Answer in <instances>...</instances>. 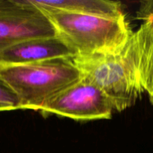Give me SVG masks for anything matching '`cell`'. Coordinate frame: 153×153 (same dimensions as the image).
<instances>
[{
    "label": "cell",
    "mask_w": 153,
    "mask_h": 153,
    "mask_svg": "<svg viewBox=\"0 0 153 153\" xmlns=\"http://www.w3.org/2000/svg\"><path fill=\"white\" fill-rule=\"evenodd\" d=\"M44 13L57 35L76 52V56L117 53L133 33L125 16L105 17L59 11Z\"/></svg>",
    "instance_id": "cell-1"
},
{
    "label": "cell",
    "mask_w": 153,
    "mask_h": 153,
    "mask_svg": "<svg viewBox=\"0 0 153 153\" xmlns=\"http://www.w3.org/2000/svg\"><path fill=\"white\" fill-rule=\"evenodd\" d=\"M71 58L25 64L0 62V77L18 96L21 109L40 111L52 97L82 79Z\"/></svg>",
    "instance_id": "cell-2"
},
{
    "label": "cell",
    "mask_w": 153,
    "mask_h": 153,
    "mask_svg": "<svg viewBox=\"0 0 153 153\" xmlns=\"http://www.w3.org/2000/svg\"><path fill=\"white\" fill-rule=\"evenodd\" d=\"M71 59L82 79L100 88L117 111L134 105L144 93L132 61L122 49L111 55L75 56Z\"/></svg>",
    "instance_id": "cell-3"
},
{
    "label": "cell",
    "mask_w": 153,
    "mask_h": 153,
    "mask_svg": "<svg viewBox=\"0 0 153 153\" xmlns=\"http://www.w3.org/2000/svg\"><path fill=\"white\" fill-rule=\"evenodd\" d=\"M114 111L109 97L100 88L81 79L52 97L42 108L44 117L57 115L76 121L108 120Z\"/></svg>",
    "instance_id": "cell-4"
},
{
    "label": "cell",
    "mask_w": 153,
    "mask_h": 153,
    "mask_svg": "<svg viewBox=\"0 0 153 153\" xmlns=\"http://www.w3.org/2000/svg\"><path fill=\"white\" fill-rule=\"evenodd\" d=\"M56 35L48 16L28 0H0V57L24 40Z\"/></svg>",
    "instance_id": "cell-5"
},
{
    "label": "cell",
    "mask_w": 153,
    "mask_h": 153,
    "mask_svg": "<svg viewBox=\"0 0 153 153\" xmlns=\"http://www.w3.org/2000/svg\"><path fill=\"white\" fill-rule=\"evenodd\" d=\"M76 52L59 36L37 37L24 40L1 53L0 62L25 64L58 58H70Z\"/></svg>",
    "instance_id": "cell-6"
},
{
    "label": "cell",
    "mask_w": 153,
    "mask_h": 153,
    "mask_svg": "<svg viewBox=\"0 0 153 153\" xmlns=\"http://www.w3.org/2000/svg\"><path fill=\"white\" fill-rule=\"evenodd\" d=\"M43 13L66 12L105 17L125 16L119 1L109 0H28Z\"/></svg>",
    "instance_id": "cell-7"
},
{
    "label": "cell",
    "mask_w": 153,
    "mask_h": 153,
    "mask_svg": "<svg viewBox=\"0 0 153 153\" xmlns=\"http://www.w3.org/2000/svg\"><path fill=\"white\" fill-rule=\"evenodd\" d=\"M21 109L20 100L8 84L0 77V111Z\"/></svg>",
    "instance_id": "cell-8"
},
{
    "label": "cell",
    "mask_w": 153,
    "mask_h": 153,
    "mask_svg": "<svg viewBox=\"0 0 153 153\" xmlns=\"http://www.w3.org/2000/svg\"><path fill=\"white\" fill-rule=\"evenodd\" d=\"M137 19L143 20L153 31V0L140 2L137 12Z\"/></svg>",
    "instance_id": "cell-9"
},
{
    "label": "cell",
    "mask_w": 153,
    "mask_h": 153,
    "mask_svg": "<svg viewBox=\"0 0 153 153\" xmlns=\"http://www.w3.org/2000/svg\"><path fill=\"white\" fill-rule=\"evenodd\" d=\"M149 100H150V102L153 105V94L149 96Z\"/></svg>",
    "instance_id": "cell-10"
}]
</instances>
